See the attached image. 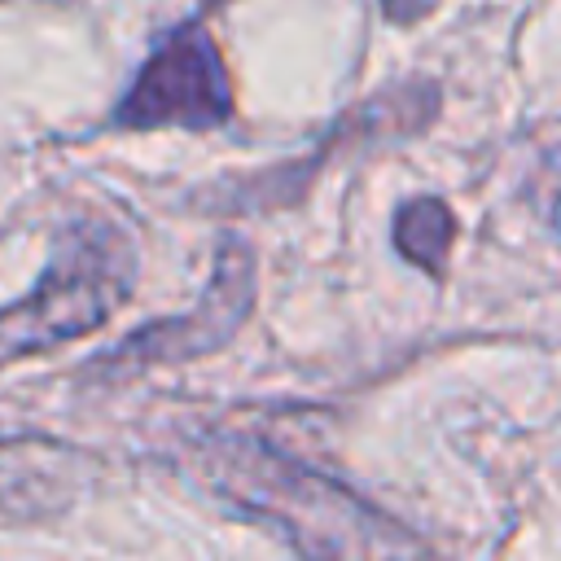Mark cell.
Here are the masks:
<instances>
[{
    "instance_id": "1",
    "label": "cell",
    "mask_w": 561,
    "mask_h": 561,
    "mask_svg": "<svg viewBox=\"0 0 561 561\" xmlns=\"http://www.w3.org/2000/svg\"><path fill=\"white\" fill-rule=\"evenodd\" d=\"M206 482L307 561H421V539L320 469L241 434L197 447Z\"/></svg>"
},
{
    "instance_id": "2",
    "label": "cell",
    "mask_w": 561,
    "mask_h": 561,
    "mask_svg": "<svg viewBox=\"0 0 561 561\" xmlns=\"http://www.w3.org/2000/svg\"><path fill=\"white\" fill-rule=\"evenodd\" d=\"M136 254L110 219H75L61 228L39 285L0 311V364L44 355L110 320L131 294Z\"/></svg>"
},
{
    "instance_id": "3",
    "label": "cell",
    "mask_w": 561,
    "mask_h": 561,
    "mask_svg": "<svg viewBox=\"0 0 561 561\" xmlns=\"http://www.w3.org/2000/svg\"><path fill=\"white\" fill-rule=\"evenodd\" d=\"M232 114L228 66L206 35L202 22L175 26L140 66L131 88L114 110V127L149 131V127H188L206 131Z\"/></svg>"
},
{
    "instance_id": "4",
    "label": "cell",
    "mask_w": 561,
    "mask_h": 561,
    "mask_svg": "<svg viewBox=\"0 0 561 561\" xmlns=\"http://www.w3.org/2000/svg\"><path fill=\"white\" fill-rule=\"evenodd\" d=\"M250 298H254V259L241 241H224L215 280L202 294V302L193 311H184L180 320H158V324L131 333L110 355V368H149V364L206 355L237 333V324L250 311Z\"/></svg>"
},
{
    "instance_id": "5",
    "label": "cell",
    "mask_w": 561,
    "mask_h": 561,
    "mask_svg": "<svg viewBox=\"0 0 561 561\" xmlns=\"http://www.w3.org/2000/svg\"><path fill=\"white\" fill-rule=\"evenodd\" d=\"M451 232H456V219H451V210H447L438 197H416V202H408V206L399 210V219H394V245H399L412 263H421V267H430V272L443 267L447 245H451Z\"/></svg>"
},
{
    "instance_id": "6",
    "label": "cell",
    "mask_w": 561,
    "mask_h": 561,
    "mask_svg": "<svg viewBox=\"0 0 561 561\" xmlns=\"http://www.w3.org/2000/svg\"><path fill=\"white\" fill-rule=\"evenodd\" d=\"M381 9H386L390 22L408 26V22H421V18L434 9V0H381Z\"/></svg>"
},
{
    "instance_id": "7",
    "label": "cell",
    "mask_w": 561,
    "mask_h": 561,
    "mask_svg": "<svg viewBox=\"0 0 561 561\" xmlns=\"http://www.w3.org/2000/svg\"><path fill=\"white\" fill-rule=\"evenodd\" d=\"M206 4H228V0H206Z\"/></svg>"
}]
</instances>
